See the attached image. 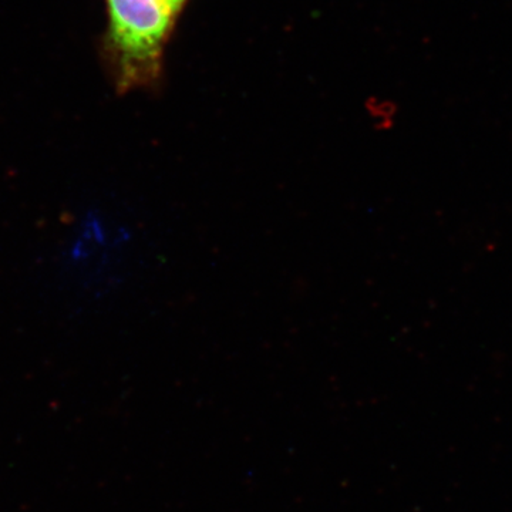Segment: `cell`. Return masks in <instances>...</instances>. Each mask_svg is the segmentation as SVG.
<instances>
[{
	"mask_svg": "<svg viewBox=\"0 0 512 512\" xmlns=\"http://www.w3.org/2000/svg\"><path fill=\"white\" fill-rule=\"evenodd\" d=\"M110 47L123 90L156 82L175 25L164 0H107Z\"/></svg>",
	"mask_w": 512,
	"mask_h": 512,
	"instance_id": "obj_1",
	"label": "cell"
},
{
	"mask_svg": "<svg viewBox=\"0 0 512 512\" xmlns=\"http://www.w3.org/2000/svg\"><path fill=\"white\" fill-rule=\"evenodd\" d=\"M164 2L167 3L168 8L174 13L175 18H178L188 0H164Z\"/></svg>",
	"mask_w": 512,
	"mask_h": 512,
	"instance_id": "obj_2",
	"label": "cell"
}]
</instances>
